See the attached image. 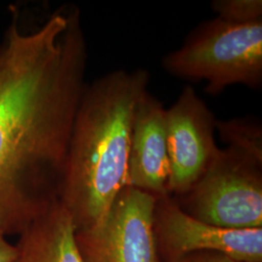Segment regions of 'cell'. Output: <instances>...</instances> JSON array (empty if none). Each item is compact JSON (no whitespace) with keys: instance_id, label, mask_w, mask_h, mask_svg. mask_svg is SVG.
Here are the masks:
<instances>
[{"instance_id":"6da1fadb","label":"cell","mask_w":262,"mask_h":262,"mask_svg":"<svg viewBox=\"0 0 262 262\" xmlns=\"http://www.w3.org/2000/svg\"><path fill=\"white\" fill-rule=\"evenodd\" d=\"M80 12L63 6L0 44V228L19 235L53 202L86 83Z\"/></svg>"},{"instance_id":"7a4b0ae2","label":"cell","mask_w":262,"mask_h":262,"mask_svg":"<svg viewBox=\"0 0 262 262\" xmlns=\"http://www.w3.org/2000/svg\"><path fill=\"white\" fill-rule=\"evenodd\" d=\"M149 82L145 69H118L85 85L58 192L76 231L101 221L127 187L133 115Z\"/></svg>"},{"instance_id":"3957f363","label":"cell","mask_w":262,"mask_h":262,"mask_svg":"<svg viewBox=\"0 0 262 262\" xmlns=\"http://www.w3.org/2000/svg\"><path fill=\"white\" fill-rule=\"evenodd\" d=\"M170 75L205 81L204 92L220 94L227 86L262 85V20L231 24L220 18L198 25L181 47L162 59Z\"/></svg>"},{"instance_id":"277c9868","label":"cell","mask_w":262,"mask_h":262,"mask_svg":"<svg viewBox=\"0 0 262 262\" xmlns=\"http://www.w3.org/2000/svg\"><path fill=\"white\" fill-rule=\"evenodd\" d=\"M262 161L219 149L187 192L184 210L198 221L228 229L262 228Z\"/></svg>"},{"instance_id":"5b68a950","label":"cell","mask_w":262,"mask_h":262,"mask_svg":"<svg viewBox=\"0 0 262 262\" xmlns=\"http://www.w3.org/2000/svg\"><path fill=\"white\" fill-rule=\"evenodd\" d=\"M158 197L125 187L103 219L76 231L84 262H159L155 212Z\"/></svg>"},{"instance_id":"8992f818","label":"cell","mask_w":262,"mask_h":262,"mask_svg":"<svg viewBox=\"0 0 262 262\" xmlns=\"http://www.w3.org/2000/svg\"><path fill=\"white\" fill-rule=\"evenodd\" d=\"M215 122L213 112L190 85H186L166 109L168 193L187 194L206 171L220 149Z\"/></svg>"},{"instance_id":"52a82bcc","label":"cell","mask_w":262,"mask_h":262,"mask_svg":"<svg viewBox=\"0 0 262 262\" xmlns=\"http://www.w3.org/2000/svg\"><path fill=\"white\" fill-rule=\"evenodd\" d=\"M155 228L169 253L212 252L240 262H262V228L228 229L198 221L168 196L159 197Z\"/></svg>"},{"instance_id":"ba28073f","label":"cell","mask_w":262,"mask_h":262,"mask_svg":"<svg viewBox=\"0 0 262 262\" xmlns=\"http://www.w3.org/2000/svg\"><path fill=\"white\" fill-rule=\"evenodd\" d=\"M169 176L166 109L147 91L133 115L127 187L158 198L167 196Z\"/></svg>"},{"instance_id":"9c48e42d","label":"cell","mask_w":262,"mask_h":262,"mask_svg":"<svg viewBox=\"0 0 262 262\" xmlns=\"http://www.w3.org/2000/svg\"><path fill=\"white\" fill-rule=\"evenodd\" d=\"M15 262H84L73 220L58 200L19 235Z\"/></svg>"},{"instance_id":"30bf717a","label":"cell","mask_w":262,"mask_h":262,"mask_svg":"<svg viewBox=\"0 0 262 262\" xmlns=\"http://www.w3.org/2000/svg\"><path fill=\"white\" fill-rule=\"evenodd\" d=\"M215 131L227 147L262 161L261 122L251 116L215 122Z\"/></svg>"},{"instance_id":"8fae6325","label":"cell","mask_w":262,"mask_h":262,"mask_svg":"<svg viewBox=\"0 0 262 262\" xmlns=\"http://www.w3.org/2000/svg\"><path fill=\"white\" fill-rule=\"evenodd\" d=\"M211 7L217 18L231 24H250L262 20L261 0H214Z\"/></svg>"},{"instance_id":"7c38bea8","label":"cell","mask_w":262,"mask_h":262,"mask_svg":"<svg viewBox=\"0 0 262 262\" xmlns=\"http://www.w3.org/2000/svg\"><path fill=\"white\" fill-rule=\"evenodd\" d=\"M17 255V246L8 241L7 235L0 228V262H15Z\"/></svg>"},{"instance_id":"4fadbf2b","label":"cell","mask_w":262,"mask_h":262,"mask_svg":"<svg viewBox=\"0 0 262 262\" xmlns=\"http://www.w3.org/2000/svg\"><path fill=\"white\" fill-rule=\"evenodd\" d=\"M184 262H240L233 260L225 255L220 254V253H214V254H207V255H200L197 257H193L191 259H187Z\"/></svg>"}]
</instances>
